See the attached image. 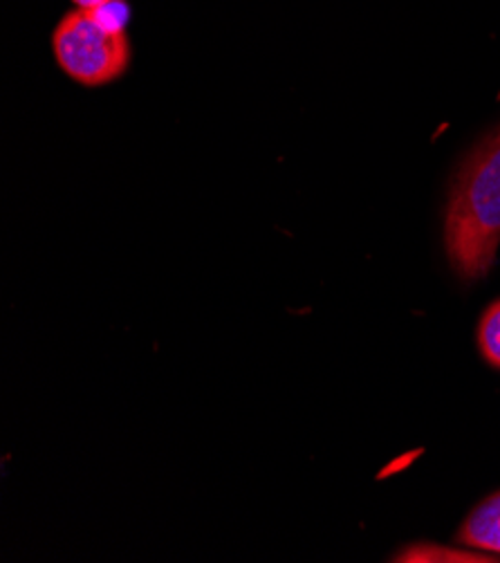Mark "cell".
<instances>
[{
    "mask_svg": "<svg viewBox=\"0 0 500 563\" xmlns=\"http://www.w3.org/2000/svg\"><path fill=\"white\" fill-rule=\"evenodd\" d=\"M456 541L469 548L500 552V492H493L476 505L463 521Z\"/></svg>",
    "mask_w": 500,
    "mask_h": 563,
    "instance_id": "cell-3",
    "label": "cell"
},
{
    "mask_svg": "<svg viewBox=\"0 0 500 563\" xmlns=\"http://www.w3.org/2000/svg\"><path fill=\"white\" fill-rule=\"evenodd\" d=\"M500 243V124L463 159L444 209V250L463 280L485 278Z\"/></svg>",
    "mask_w": 500,
    "mask_h": 563,
    "instance_id": "cell-1",
    "label": "cell"
},
{
    "mask_svg": "<svg viewBox=\"0 0 500 563\" xmlns=\"http://www.w3.org/2000/svg\"><path fill=\"white\" fill-rule=\"evenodd\" d=\"M73 3L84 10H99V8H105L113 3V0H73Z\"/></svg>",
    "mask_w": 500,
    "mask_h": 563,
    "instance_id": "cell-6",
    "label": "cell"
},
{
    "mask_svg": "<svg viewBox=\"0 0 500 563\" xmlns=\"http://www.w3.org/2000/svg\"><path fill=\"white\" fill-rule=\"evenodd\" d=\"M393 561H409V563H491L496 561L491 554L482 552H467V550H454L444 545H426L418 543L400 554L393 556Z\"/></svg>",
    "mask_w": 500,
    "mask_h": 563,
    "instance_id": "cell-4",
    "label": "cell"
},
{
    "mask_svg": "<svg viewBox=\"0 0 500 563\" xmlns=\"http://www.w3.org/2000/svg\"><path fill=\"white\" fill-rule=\"evenodd\" d=\"M126 21L129 5L124 0H113L99 10L77 8L52 34L54 59L81 86L97 88L120 79L131 66Z\"/></svg>",
    "mask_w": 500,
    "mask_h": 563,
    "instance_id": "cell-2",
    "label": "cell"
},
{
    "mask_svg": "<svg viewBox=\"0 0 500 563\" xmlns=\"http://www.w3.org/2000/svg\"><path fill=\"white\" fill-rule=\"evenodd\" d=\"M478 349L487 364L500 371V299L493 301L480 317Z\"/></svg>",
    "mask_w": 500,
    "mask_h": 563,
    "instance_id": "cell-5",
    "label": "cell"
}]
</instances>
